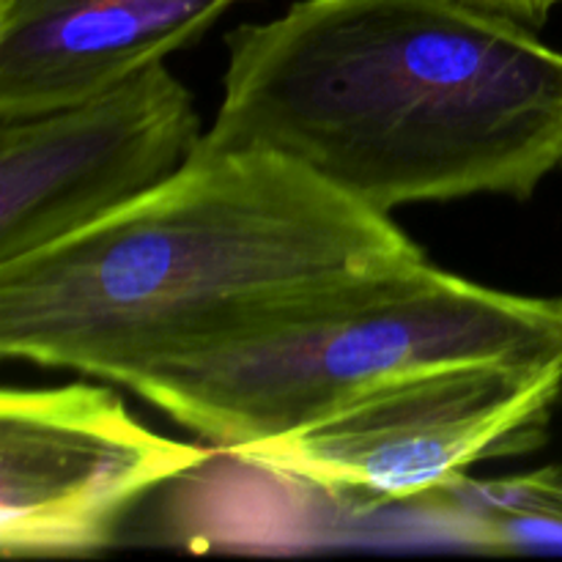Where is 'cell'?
Wrapping results in <instances>:
<instances>
[{
  "mask_svg": "<svg viewBox=\"0 0 562 562\" xmlns=\"http://www.w3.org/2000/svg\"><path fill=\"white\" fill-rule=\"evenodd\" d=\"M250 0H0V121L93 97Z\"/></svg>",
  "mask_w": 562,
  "mask_h": 562,
  "instance_id": "52a82bcc",
  "label": "cell"
},
{
  "mask_svg": "<svg viewBox=\"0 0 562 562\" xmlns=\"http://www.w3.org/2000/svg\"><path fill=\"white\" fill-rule=\"evenodd\" d=\"M198 151H272L379 214L562 168V49L470 0H296L225 38Z\"/></svg>",
  "mask_w": 562,
  "mask_h": 562,
  "instance_id": "6da1fadb",
  "label": "cell"
},
{
  "mask_svg": "<svg viewBox=\"0 0 562 562\" xmlns=\"http://www.w3.org/2000/svg\"><path fill=\"white\" fill-rule=\"evenodd\" d=\"M206 448L154 434L110 387L0 393V554L91 558L157 488L192 475Z\"/></svg>",
  "mask_w": 562,
  "mask_h": 562,
  "instance_id": "5b68a950",
  "label": "cell"
},
{
  "mask_svg": "<svg viewBox=\"0 0 562 562\" xmlns=\"http://www.w3.org/2000/svg\"><path fill=\"white\" fill-rule=\"evenodd\" d=\"M562 360H481L390 379L225 456L355 514L409 505L472 467L547 442Z\"/></svg>",
  "mask_w": 562,
  "mask_h": 562,
  "instance_id": "277c9868",
  "label": "cell"
},
{
  "mask_svg": "<svg viewBox=\"0 0 562 562\" xmlns=\"http://www.w3.org/2000/svg\"><path fill=\"white\" fill-rule=\"evenodd\" d=\"M481 360H562V296L488 289L420 256L313 291L126 390L225 453L390 379Z\"/></svg>",
  "mask_w": 562,
  "mask_h": 562,
  "instance_id": "3957f363",
  "label": "cell"
},
{
  "mask_svg": "<svg viewBox=\"0 0 562 562\" xmlns=\"http://www.w3.org/2000/svg\"><path fill=\"white\" fill-rule=\"evenodd\" d=\"M203 135L190 88L165 60L80 102L0 121V263L157 190Z\"/></svg>",
  "mask_w": 562,
  "mask_h": 562,
  "instance_id": "8992f818",
  "label": "cell"
},
{
  "mask_svg": "<svg viewBox=\"0 0 562 562\" xmlns=\"http://www.w3.org/2000/svg\"><path fill=\"white\" fill-rule=\"evenodd\" d=\"M426 252L272 151L192 154L130 206L0 263V357L130 387L327 285Z\"/></svg>",
  "mask_w": 562,
  "mask_h": 562,
  "instance_id": "7a4b0ae2",
  "label": "cell"
},
{
  "mask_svg": "<svg viewBox=\"0 0 562 562\" xmlns=\"http://www.w3.org/2000/svg\"><path fill=\"white\" fill-rule=\"evenodd\" d=\"M406 508L442 541L483 554H562V467L461 475Z\"/></svg>",
  "mask_w": 562,
  "mask_h": 562,
  "instance_id": "ba28073f",
  "label": "cell"
},
{
  "mask_svg": "<svg viewBox=\"0 0 562 562\" xmlns=\"http://www.w3.org/2000/svg\"><path fill=\"white\" fill-rule=\"evenodd\" d=\"M470 3L516 16V20H521L530 27H541L560 9L562 0H470Z\"/></svg>",
  "mask_w": 562,
  "mask_h": 562,
  "instance_id": "9c48e42d",
  "label": "cell"
}]
</instances>
